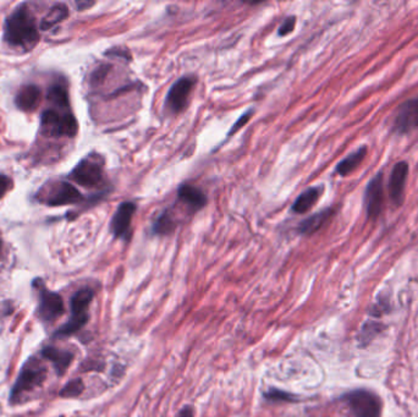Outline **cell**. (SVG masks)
Here are the masks:
<instances>
[{
  "mask_svg": "<svg viewBox=\"0 0 418 417\" xmlns=\"http://www.w3.org/2000/svg\"><path fill=\"white\" fill-rule=\"evenodd\" d=\"M4 39L10 45L23 48H32L38 42V27L27 6H19L8 16Z\"/></svg>",
  "mask_w": 418,
  "mask_h": 417,
  "instance_id": "obj_1",
  "label": "cell"
},
{
  "mask_svg": "<svg viewBox=\"0 0 418 417\" xmlns=\"http://www.w3.org/2000/svg\"><path fill=\"white\" fill-rule=\"evenodd\" d=\"M47 379V368L37 359H30L21 372L19 374L16 383L12 390V401H20V398L30 392L40 387Z\"/></svg>",
  "mask_w": 418,
  "mask_h": 417,
  "instance_id": "obj_2",
  "label": "cell"
},
{
  "mask_svg": "<svg viewBox=\"0 0 418 417\" xmlns=\"http://www.w3.org/2000/svg\"><path fill=\"white\" fill-rule=\"evenodd\" d=\"M95 291L89 288L78 290L71 299V317L62 328L60 333L64 337H69L78 332L89 322V307L93 300Z\"/></svg>",
  "mask_w": 418,
  "mask_h": 417,
  "instance_id": "obj_3",
  "label": "cell"
},
{
  "mask_svg": "<svg viewBox=\"0 0 418 417\" xmlns=\"http://www.w3.org/2000/svg\"><path fill=\"white\" fill-rule=\"evenodd\" d=\"M342 401L353 417H380L382 414V401L369 390H352L342 396Z\"/></svg>",
  "mask_w": 418,
  "mask_h": 417,
  "instance_id": "obj_4",
  "label": "cell"
},
{
  "mask_svg": "<svg viewBox=\"0 0 418 417\" xmlns=\"http://www.w3.org/2000/svg\"><path fill=\"white\" fill-rule=\"evenodd\" d=\"M40 126L43 134L48 136H67L73 137L78 134V125L76 117L71 113L59 114L54 109H48L40 115Z\"/></svg>",
  "mask_w": 418,
  "mask_h": 417,
  "instance_id": "obj_5",
  "label": "cell"
},
{
  "mask_svg": "<svg viewBox=\"0 0 418 417\" xmlns=\"http://www.w3.org/2000/svg\"><path fill=\"white\" fill-rule=\"evenodd\" d=\"M75 183L84 188H97L103 181V167L95 157H87L78 163L71 172Z\"/></svg>",
  "mask_w": 418,
  "mask_h": 417,
  "instance_id": "obj_6",
  "label": "cell"
},
{
  "mask_svg": "<svg viewBox=\"0 0 418 417\" xmlns=\"http://www.w3.org/2000/svg\"><path fill=\"white\" fill-rule=\"evenodd\" d=\"M197 80L194 76H185L178 78V81L170 87L167 92L165 106L169 111L178 114L184 111L189 104V97L195 87Z\"/></svg>",
  "mask_w": 418,
  "mask_h": 417,
  "instance_id": "obj_7",
  "label": "cell"
},
{
  "mask_svg": "<svg viewBox=\"0 0 418 417\" xmlns=\"http://www.w3.org/2000/svg\"><path fill=\"white\" fill-rule=\"evenodd\" d=\"M416 128H418V97L404 103L394 120V130L397 134H407Z\"/></svg>",
  "mask_w": 418,
  "mask_h": 417,
  "instance_id": "obj_8",
  "label": "cell"
},
{
  "mask_svg": "<svg viewBox=\"0 0 418 417\" xmlns=\"http://www.w3.org/2000/svg\"><path fill=\"white\" fill-rule=\"evenodd\" d=\"M64 313V301L62 296L48 290H40L39 295V317L47 322H53Z\"/></svg>",
  "mask_w": 418,
  "mask_h": 417,
  "instance_id": "obj_9",
  "label": "cell"
},
{
  "mask_svg": "<svg viewBox=\"0 0 418 417\" xmlns=\"http://www.w3.org/2000/svg\"><path fill=\"white\" fill-rule=\"evenodd\" d=\"M383 202H384L383 175L380 172L369 183L366 191V208H367L368 217L371 219L378 217L383 210Z\"/></svg>",
  "mask_w": 418,
  "mask_h": 417,
  "instance_id": "obj_10",
  "label": "cell"
},
{
  "mask_svg": "<svg viewBox=\"0 0 418 417\" xmlns=\"http://www.w3.org/2000/svg\"><path fill=\"white\" fill-rule=\"evenodd\" d=\"M136 210H137V207L134 202H124L117 207V212L111 223V229L115 238L117 239L128 238V229L131 225V221L134 218Z\"/></svg>",
  "mask_w": 418,
  "mask_h": 417,
  "instance_id": "obj_11",
  "label": "cell"
},
{
  "mask_svg": "<svg viewBox=\"0 0 418 417\" xmlns=\"http://www.w3.org/2000/svg\"><path fill=\"white\" fill-rule=\"evenodd\" d=\"M407 175H408V164L406 161L396 163L391 170V181H389V195L395 206H402Z\"/></svg>",
  "mask_w": 418,
  "mask_h": 417,
  "instance_id": "obj_12",
  "label": "cell"
},
{
  "mask_svg": "<svg viewBox=\"0 0 418 417\" xmlns=\"http://www.w3.org/2000/svg\"><path fill=\"white\" fill-rule=\"evenodd\" d=\"M81 200H82V195L73 185L62 181L53 189L51 195L48 196L45 202L49 206L56 207L78 203Z\"/></svg>",
  "mask_w": 418,
  "mask_h": 417,
  "instance_id": "obj_13",
  "label": "cell"
},
{
  "mask_svg": "<svg viewBox=\"0 0 418 417\" xmlns=\"http://www.w3.org/2000/svg\"><path fill=\"white\" fill-rule=\"evenodd\" d=\"M178 199L181 203H184L192 212L202 210L207 205V196L203 191L194 185H181L178 188Z\"/></svg>",
  "mask_w": 418,
  "mask_h": 417,
  "instance_id": "obj_14",
  "label": "cell"
},
{
  "mask_svg": "<svg viewBox=\"0 0 418 417\" xmlns=\"http://www.w3.org/2000/svg\"><path fill=\"white\" fill-rule=\"evenodd\" d=\"M39 98H40V91L38 87L36 84H26L19 91L15 103L17 108L21 111H34L39 103Z\"/></svg>",
  "mask_w": 418,
  "mask_h": 417,
  "instance_id": "obj_15",
  "label": "cell"
},
{
  "mask_svg": "<svg viewBox=\"0 0 418 417\" xmlns=\"http://www.w3.org/2000/svg\"><path fill=\"white\" fill-rule=\"evenodd\" d=\"M42 355L47 360L53 362L56 372L59 374H64L67 372V368L70 366V363L73 361V356L71 352L65 350H59L53 346H47L42 351Z\"/></svg>",
  "mask_w": 418,
  "mask_h": 417,
  "instance_id": "obj_16",
  "label": "cell"
},
{
  "mask_svg": "<svg viewBox=\"0 0 418 417\" xmlns=\"http://www.w3.org/2000/svg\"><path fill=\"white\" fill-rule=\"evenodd\" d=\"M332 216H333L332 208L318 212L316 214H313L312 217L307 218L300 224L299 232L303 235H311V234L316 233L323 227L324 223L327 222Z\"/></svg>",
  "mask_w": 418,
  "mask_h": 417,
  "instance_id": "obj_17",
  "label": "cell"
},
{
  "mask_svg": "<svg viewBox=\"0 0 418 417\" xmlns=\"http://www.w3.org/2000/svg\"><path fill=\"white\" fill-rule=\"evenodd\" d=\"M321 194H322V189L321 188H311V189L306 190L294 202L292 211L297 213V214H303V213L310 211L316 205V202L319 200Z\"/></svg>",
  "mask_w": 418,
  "mask_h": 417,
  "instance_id": "obj_18",
  "label": "cell"
},
{
  "mask_svg": "<svg viewBox=\"0 0 418 417\" xmlns=\"http://www.w3.org/2000/svg\"><path fill=\"white\" fill-rule=\"evenodd\" d=\"M367 155V148L362 147L360 150H356L355 153H352L349 157H346L344 161H341L338 167H336V172L341 177H346L349 175L350 172H353L361 163H362L364 157Z\"/></svg>",
  "mask_w": 418,
  "mask_h": 417,
  "instance_id": "obj_19",
  "label": "cell"
},
{
  "mask_svg": "<svg viewBox=\"0 0 418 417\" xmlns=\"http://www.w3.org/2000/svg\"><path fill=\"white\" fill-rule=\"evenodd\" d=\"M67 16H69L67 6L65 4H56L42 20L40 30H43V31L51 30L58 23H62V20H65Z\"/></svg>",
  "mask_w": 418,
  "mask_h": 417,
  "instance_id": "obj_20",
  "label": "cell"
},
{
  "mask_svg": "<svg viewBox=\"0 0 418 417\" xmlns=\"http://www.w3.org/2000/svg\"><path fill=\"white\" fill-rule=\"evenodd\" d=\"M175 227H176V224L174 221L173 214L167 210L156 218V222L153 224V233L158 234V235H167L173 232Z\"/></svg>",
  "mask_w": 418,
  "mask_h": 417,
  "instance_id": "obj_21",
  "label": "cell"
},
{
  "mask_svg": "<svg viewBox=\"0 0 418 417\" xmlns=\"http://www.w3.org/2000/svg\"><path fill=\"white\" fill-rule=\"evenodd\" d=\"M48 100L51 102L53 104L59 106V108H62V109L69 108L67 91L62 84L51 86V89H49V92H48Z\"/></svg>",
  "mask_w": 418,
  "mask_h": 417,
  "instance_id": "obj_22",
  "label": "cell"
},
{
  "mask_svg": "<svg viewBox=\"0 0 418 417\" xmlns=\"http://www.w3.org/2000/svg\"><path fill=\"white\" fill-rule=\"evenodd\" d=\"M84 382L81 379H73L60 390L62 398H75L84 392Z\"/></svg>",
  "mask_w": 418,
  "mask_h": 417,
  "instance_id": "obj_23",
  "label": "cell"
},
{
  "mask_svg": "<svg viewBox=\"0 0 418 417\" xmlns=\"http://www.w3.org/2000/svg\"><path fill=\"white\" fill-rule=\"evenodd\" d=\"M380 332V323L372 322V321L366 323L362 327V333L360 335V340L362 345H367Z\"/></svg>",
  "mask_w": 418,
  "mask_h": 417,
  "instance_id": "obj_24",
  "label": "cell"
},
{
  "mask_svg": "<svg viewBox=\"0 0 418 417\" xmlns=\"http://www.w3.org/2000/svg\"><path fill=\"white\" fill-rule=\"evenodd\" d=\"M264 398L267 401H288V403H292L296 401V398H294V395L284 392V390H277V388H270L264 393Z\"/></svg>",
  "mask_w": 418,
  "mask_h": 417,
  "instance_id": "obj_25",
  "label": "cell"
},
{
  "mask_svg": "<svg viewBox=\"0 0 418 417\" xmlns=\"http://www.w3.org/2000/svg\"><path fill=\"white\" fill-rule=\"evenodd\" d=\"M295 16L288 17L284 23H283V25L280 26V28H279V34L280 36H288V34H291L294 31V28H295Z\"/></svg>",
  "mask_w": 418,
  "mask_h": 417,
  "instance_id": "obj_26",
  "label": "cell"
},
{
  "mask_svg": "<svg viewBox=\"0 0 418 417\" xmlns=\"http://www.w3.org/2000/svg\"><path fill=\"white\" fill-rule=\"evenodd\" d=\"M12 179L6 177V175L0 174V200L3 199V196L5 195L9 190L12 189Z\"/></svg>",
  "mask_w": 418,
  "mask_h": 417,
  "instance_id": "obj_27",
  "label": "cell"
},
{
  "mask_svg": "<svg viewBox=\"0 0 418 417\" xmlns=\"http://www.w3.org/2000/svg\"><path fill=\"white\" fill-rule=\"evenodd\" d=\"M252 113H253V111H250V113H246L244 117H241L240 119H239V120L236 122V124H235L234 126H233V130L230 131V134L229 135L234 134L235 131H236L237 128H241V126H244V125L247 123V120H250V117H251Z\"/></svg>",
  "mask_w": 418,
  "mask_h": 417,
  "instance_id": "obj_28",
  "label": "cell"
},
{
  "mask_svg": "<svg viewBox=\"0 0 418 417\" xmlns=\"http://www.w3.org/2000/svg\"><path fill=\"white\" fill-rule=\"evenodd\" d=\"M175 417H195V412H194L192 406L186 405L178 412V415Z\"/></svg>",
  "mask_w": 418,
  "mask_h": 417,
  "instance_id": "obj_29",
  "label": "cell"
},
{
  "mask_svg": "<svg viewBox=\"0 0 418 417\" xmlns=\"http://www.w3.org/2000/svg\"><path fill=\"white\" fill-rule=\"evenodd\" d=\"M78 8H80V10H84V8H89V6L93 5V3H78Z\"/></svg>",
  "mask_w": 418,
  "mask_h": 417,
  "instance_id": "obj_30",
  "label": "cell"
},
{
  "mask_svg": "<svg viewBox=\"0 0 418 417\" xmlns=\"http://www.w3.org/2000/svg\"><path fill=\"white\" fill-rule=\"evenodd\" d=\"M0 251H1V239H0Z\"/></svg>",
  "mask_w": 418,
  "mask_h": 417,
  "instance_id": "obj_31",
  "label": "cell"
}]
</instances>
